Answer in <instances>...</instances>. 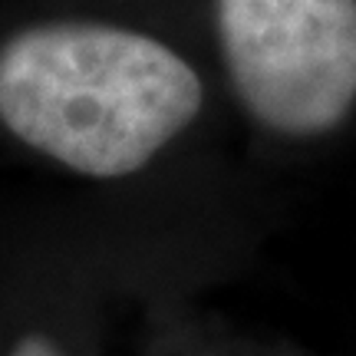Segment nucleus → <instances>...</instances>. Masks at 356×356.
Here are the masks:
<instances>
[{"mask_svg": "<svg viewBox=\"0 0 356 356\" xmlns=\"http://www.w3.org/2000/svg\"><path fill=\"white\" fill-rule=\"evenodd\" d=\"M202 106L195 66L139 30L53 20L0 47L3 129L76 175H136Z\"/></svg>", "mask_w": 356, "mask_h": 356, "instance_id": "f257e3e1", "label": "nucleus"}, {"mask_svg": "<svg viewBox=\"0 0 356 356\" xmlns=\"http://www.w3.org/2000/svg\"><path fill=\"white\" fill-rule=\"evenodd\" d=\"M234 96L261 129L314 139L356 106V0H215Z\"/></svg>", "mask_w": 356, "mask_h": 356, "instance_id": "f03ea898", "label": "nucleus"}, {"mask_svg": "<svg viewBox=\"0 0 356 356\" xmlns=\"http://www.w3.org/2000/svg\"><path fill=\"white\" fill-rule=\"evenodd\" d=\"M7 356H66V353L53 343V340L40 337V333H30V337H24V340H17Z\"/></svg>", "mask_w": 356, "mask_h": 356, "instance_id": "7ed1b4c3", "label": "nucleus"}]
</instances>
